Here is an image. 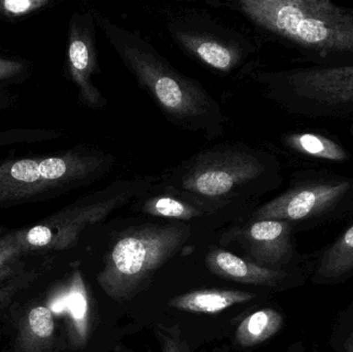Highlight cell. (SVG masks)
<instances>
[{"instance_id":"6da1fadb","label":"cell","mask_w":353,"mask_h":352,"mask_svg":"<svg viewBox=\"0 0 353 352\" xmlns=\"http://www.w3.org/2000/svg\"><path fill=\"white\" fill-rule=\"evenodd\" d=\"M101 27L126 68L176 123L192 130L219 124V107L201 85L179 74L165 58L134 33L107 21L101 22Z\"/></svg>"},{"instance_id":"7a4b0ae2","label":"cell","mask_w":353,"mask_h":352,"mask_svg":"<svg viewBox=\"0 0 353 352\" xmlns=\"http://www.w3.org/2000/svg\"><path fill=\"white\" fill-rule=\"evenodd\" d=\"M241 10L255 24L321 54H353V8L330 0H245Z\"/></svg>"},{"instance_id":"3957f363","label":"cell","mask_w":353,"mask_h":352,"mask_svg":"<svg viewBox=\"0 0 353 352\" xmlns=\"http://www.w3.org/2000/svg\"><path fill=\"white\" fill-rule=\"evenodd\" d=\"M190 229L184 225H152L126 231L112 247L99 284L108 296L123 301L144 287L188 239Z\"/></svg>"},{"instance_id":"277c9868","label":"cell","mask_w":353,"mask_h":352,"mask_svg":"<svg viewBox=\"0 0 353 352\" xmlns=\"http://www.w3.org/2000/svg\"><path fill=\"white\" fill-rule=\"evenodd\" d=\"M103 163L101 156L80 152L0 163V203L74 187L99 173Z\"/></svg>"},{"instance_id":"5b68a950","label":"cell","mask_w":353,"mask_h":352,"mask_svg":"<svg viewBox=\"0 0 353 352\" xmlns=\"http://www.w3.org/2000/svg\"><path fill=\"white\" fill-rule=\"evenodd\" d=\"M259 159L236 151L209 153L195 159L179 174L176 189L181 194L203 198H226L263 173Z\"/></svg>"},{"instance_id":"8992f818","label":"cell","mask_w":353,"mask_h":352,"mask_svg":"<svg viewBox=\"0 0 353 352\" xmlns=\"http://www.w3.org/2000/svg\"><path fill=\"white\" fill-rule=\"evenodd\" d=\"M350 189V183L345 181L310 184L268 203L255 213L254 218L288 222L309 218L335 206Z\"/></svg>"},{"instance_id":"52a82bcc","label":"cell","mask_w":353,"mask_h":352,"mask_svg":"<svg viewBox=\"0 0 353 352\" xmlns=\"http://www.w3.org/2000/svg\"><path fill=\"white\" fill-rule=\"evenodd\" d=\"M296 97L321 107L353 103V66L307 68L288 74Z\"/></svg>"},{"instance_id":"ba28073f","label":"cell","mask_w":353,"mask_h":352,"mask_svg":"<svg viewBox=\"0 0 353 352\" xmlns=\"http://www.w3.org/2000/svg\"><path fill=\"white\" fill-rule=\"evenodd\" d=\"M68 56L70 74L81 99L89 107H101L103 96L92 81L97 66L92 30L84 17H74L70 23Z\"/></svg>"},{"instance_id":"9c48e42d","label":"cell","mask_w":353,"mask_h":352,"mask_svg":"<svg viewBox=\"0 0 353 352\" xmlns=\"http://www.w3.org/2000/svg\"><path fill=\"white\" fill-rule=\"evenodd\" d=\"M252 256L265 265L288 262L292 256L288 221L256 220L244 233Z\"/></svg>"},{"instance_id":"30bf717a","label":"cell","mask_w":353,"mask_h":352,"mask_svg":"<svg viewBox=\"0 0 353 352\" xmlns=\"http://www.w3.org/2000/svg\"><path fill=\"white\" fill-rule=\"evenodd\" d=\"M208 266L212 272L223 278L250 284H275L283 278L279 271L271 270L263 266L243 260L223 250H216L208 256Z\"/></svg>"},{"instance_id":"8fae6325","label":"cell","mask_w":353,"mask_h":352,"mask_svg":"<svg viewBox=\"0 0 353 352\" xmlns=\"http://www.w3.org/2000/svg\"><path fill=\"white\" fill-rule=\"evenodd\" d=\"M176 33L179 41L187 50L216 70L228 72L242 59L243 52L232 43L205 37L194 31H176Z\"/></svg>"},{"instance_id":"7c38bea8","label":"cell","mask_w":353,"mask_h":352,"mask_svg":"<svg viewBox=\"0 0 353 352\" xmlns=\"http://www.w3.org/2000/svg\"><path fill=\"white\" fill-rule=\"evenodd\" d=\"M254 297L247 291H196L179 296L170 302V305L183 311L215 314L236 304L247 303Z\"/></svg>"},{"instance_id":"4fadbf2b","label":"cell","mask_w":353,"mask_h":352,"mask_svg":"<svg viewBox=\"0 0 353 352\" xmlns=\"http://www.w3.org/2000/svg\"><path fill=\"white\" fill-rule=\"evenodd\" d=\"M353 271V225L323 254L315 274L316 282L341 278Z\"/></svg>"},{"instance_id":"5bb4252c","label":"cell","mask_w":353,"mask_h":352,"mask_svg":"<svg viewBox=\"0 0 353 352\" xmlns=\"http://www.w3.org/2000/svg\"><path fill=\"white\" fill-rule=\"evenodd\" d=\"M283 318L273 309H263L247 316L236 330V340L242 346L261 344L281 330Z\"/></svg>"},{"instance_id":"9a60e30c","label":"cell","mask_w":353,"mask_h":352,"mask_svg":"<svg viewBox=\"0 0 353 352\" xmlns=\"http://www.w3.org/2000/svg\"><path fill=\"white\" fill-rule=\"evenodd\" d=\"M288 142L294 150L309 156L331 161H344L348 158L347 152L339 144L319 134H292Z\"/></svg>"},{"instance_id":"2e32d148","label":"cell","mask_w":353,"mask_h":352,"mask_svg":"<svg viewBox=\"0 0 353 352\" xmlns=\"http://www.w3.org/2000/svg\"><path fill=\"white\" fill-rule=\"evenodd\" d=\"M143 209L145 212L154 216L181 220H190L199 215V210L188 202H185L184 198H176L170 196L149 198L145 203Z\"/></svg>"},{"instance_id":"e0dca14e","label":"cell","mask_w":353,"mask_h":352,"mask_svg":"<svg viewBox=\"0 0 353 352\" xmlns=\"http://www.w3.org/2000/svg\"><path fill=\"white\" fill-rule=\"evenodd\" d=\"M48 4V0H3L0 1V12L8 18H21L41 10Z\"/></svg>"},{"instance_id":"ac0fdd59","label":"cell","mask_w":353,"mask_h":352,"mask_svg":"<svg viewBox=\"0 0 353 352\" xmlns=\"http://www.w3.org/2000/svg\"><path fill=\"white\" fill-rule=\"evenodd\" d=\"M31 330L41 338H49L54 331V320L51 311L46 307H37L29 314Z\"/></svg>"},{"instance_id":"d6986e66","label":"cell","mask_w":353,"mask_h":352,"mask_svg":"<svg viewBox=\"0 0 353 352\" xmlns=\"http://www.w3.org/2000/svg\"><path fill=\"white\" fill-rule=\"evenodd\" d=\"M51 132L45 130H8L0 132V146L14 144V143L34 142L41 138H48Z\"/></svg>"},{"instance_id":"ffe728a7","label":"cell","mask_w":353,"mask_h":352,"mask_svg":"<svg viewBox=\"0 0 353 352\" xmlns=\"http://www.w3.org/2000/svg\"><path fill=\"white\" fill-rule=\"evenodd\" d=\"M25 70L26 66L23 62L10 59V58L0 57V82L14 80L22 76Z\"/></svg>"},{"instance_id":"44dd1931","label":"cell","mask_w":353,"mask_h":352,"mask_svg":"<svg viewBox=\"0 0 353 352\" xmlns=\"http://www.w3.org/2000/svg\"><path fill=\"white\" fill-rule=\"evenodd\" d=\"M66 309H70V313L76 320H83L86 316L87 301L85 296L80 291H72L65 298Z\"/></svg>"},{"instance_id":"7402d4cb","label":"cell","mask_w":353,"mask_h":352,"mask_svg":"<svg viewBox=\"0 0 353 352\" xmlns=\"http://www.w3.org/2000/svg\"><path fill=\"white\" fill-rule=\"evenodd\" d=\"M53 239V233L51 229L45 225H37V227H32L30 231L27 234V241L30 245L41 246L49 245Z\"/></svg>"},{"instance_id":"603a6c76","label":"cell","mask_w":353,"mask_h":352,"mask_svg":"<svg viewBox=\"0 0 353 352\" xmlns=\"http://www.w3.org/2000/svg\"><path fill=\"white\" fill-rule=\"evenodd\" d=\"M66 309V302H65V298H63V299L59 300V301L55 302V303L52 305V310H53L54 312H57V313H59V312L63 311V310Z\"/></svg>"},{"instance_id":"cb8c5ba5","label":"cell","mask_w":353,"mask_h":352,"mask_svg":"<svg viewBox=\"0 0 353 352\" xmlns=\"http://www.w3.org/2000/svg\"><path fill=\"white\" fill-rule=\"evenodd\" d=\"M8 103V99L6 96H3V95H0V110L2 107H6V103Z\"/></svg>"},{"instance_id":"d4e9b609","label":"cell","mask_w":353,"mask_h":352,"mask_svg":"<svg viewBox=\"0 0 353 352\" xmlns=\"http://www.w3.org/2000/svg\"><path fill=\"white\" fill-rule=\"evenodd\" d=\"M347 352H353V332L352 336H350V339H348Z\"/></svg>"},{"instance_id":"484cf974","label":"cell","mask_w":353,"mask_h":352,"mask_svg":"<svg viewBox=\"0 0 353 352\" xmlns=\"http://www.w3.org/2000/svg\"><path fill=\"white\" fill-rule=\"evenodd\" d=\"M288 352H301V351H299L298 347H294V349H292V351H290Z\"/></svg>"}]
</instances>
